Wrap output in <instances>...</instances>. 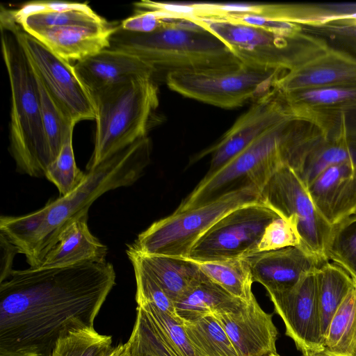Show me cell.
<instances>
[{
  "label": "cell",
  "mask_w": 356,
  "mask_h": 356,
  "mask_svg": "<svg viewBox=\"0 0 356 356\" xmlns=\"http://www.w3.org/2000/svg\"><path fill=\"white\" fill-rule=\"evenodd\" d=\"M115 277L107 261L13 270L0 283V356H49L69 330L93 328Z\"/></svg>",
  "instance_id": "cell-1"
},
{
  "label": "cell",
  "mask_w": 356,
  "mask_h": 356,
  "mask_svg": "<svg viewBox=\"0 0 356 356\" xmlns=\"http://www.w3.org/2000/svg\"><path fill=\"white\" fill-rule=\"evenodd\" d=\"M151 142L137 140L86 172L84 181L66 195L42 208L19 216H1L0 232L25 255L30 267L41 266L57 243L61 232L72 221L88 216L92 204L102 195L134 184L150 161Z\"/></svg>",
  "instance_id": "cell-2"
},
{
  "label": "cell",
  "mask_w": 356,
  "mask_h": 356,
  "mask_svg": "<svg viewBox=\"0 0 356 356\" xmlns=\"http://www.w3.org/2000/svg\"><path fill=\"white\" fill-rule=\"evenodd\" d=\"M312 124L287 118L267 131L207 179H202L175 210L184 211L209 203L235 189L252 186L260 191L284 166L299 175L307 156L323 139Z\"/></svg>",
  "instance_id": "cell-3"
},
{
  "label": "cell",
  "mask_w": 356,
  "mask_h": 356,
  "mask_svg": "<svg viewBox=\"0 0 356 356\" xmlns=\"http://www.w3.org/2000/svg\"><path fill=\"white\" fill-rule=\"evenodd\" d=\"M13 11L1 6V51L11 91L10 152L16 170L43 177L53 163L44 131L36 76L17 33Z\"/></svg>",
  "instance_id": "cell-4"
},
{
  "label": "cell",
  "mask_w": 356,
  "mask_h": 356,
  "mask_svg": "<svg viewBox=\"0 0 356 356\" xmlns=\"http://www.w3.org/2000/svg\"><path fill=\"white\" fill-rule=\"evenodd\" d=\"M108 48L136 56L157 73L223 68L241 63L218 36L188 18H172L147 33L124 31L118 24Z\"/></svg>",
  "instance_id": "cell-5"
},
{
  "label": "cell",
  "mask_w": 356,
  "mask_h": 356,
  "mask_svg": "<svg viewBox=\"0 0 356 356\" xmlns=\"http://www.w3.org/2000/svg\"><path fill=\"white\" fill-rule=\"evenodd\" d=\"M154 77L139 76L91 93L96 129L87 170L147 136L159 106V88Z\"/></svg>",
  "instance_id": "cell-6"
},
{
  "label": "cell",
  "mask_w": 356,
  "mask_h": 356,
  "mask_svg": "<svg viewBox=\"0 0 356 356\" xmlns=\"http://www.w3.org/2000/svg\"><path fill=\"white\" fill-rule=\"evenodd\" d=\"M218 36L243 63L289 71L324 51L328 45L303 30L293 34L216 18H189Z\"/></svg>",
  "instance_id": "cell-7"
},
{
  "label": "cell",
  "mask_w": 356,
  "mask_h": 356,
  "mask_svg": "<svg viewBox=\"0 0 356 356\" xmlns=\"http://www.w3.org/2000/svg\"><path fill=\"white\" fill-rule=\"evenodd\" d=\"M261 200L260 191L246 186L223 194L202 206L171 215L152 223L131 244L144 254L187 258L196 241L230 211Z\"/></svg>",
  "instance_id": "cell-8"
},
{
  "label": "cell",
  "mask_w": 356,
  "mask_h": 356,
  "mask_svg": "<svg viewBox=\"0 0 356 356\" xmlns=\"http://www.w3.org/2000/svg\"><path fill=\"white\" fill-rule=\"evenodd\" d=\"M286 72L241 63L223 68L170 72L165 74V82L184 97L232 108L268 93Z\"/></svg>",
  "instance_id": "cell-9"
},
{
  "label": "cell",
  "mask_w": 356,
  "mask_h": 356,
  "mask_svg": "<svg viewBox=\"0 0 356 356\" xmlns=\"http://www.w3.org/2000/svg\"><path fill=\"white\" fill-rule=\"evenodd\" d=\"M280 216L261 200L241 206L213 224L196 241L187 258L206 262L245 257L257 253L266 227Z\"/></svg>",
  "instance_id": "cell-10"
},
{
  "label": "cell",
  "mask_w": 356,
  "mask_h": 356,
  "mask_svg": "<svg viewBox=\"0 0 356 356\" xmlns=\"http://www.w3.org/2000/svg\"><path fill=\"white\" fill-rule=\"evenodd\" d=\"M260 196L282 216L296 219L301 239L300 248L321 264L330 261L327 250L333 227L316 209L297 172L289 166L282 168L269 179Z\"/></svg>",
  "instance_id": "cell-11"
},
{
  "label": "cell",
  "mask_w": 356,
  "mask_h": 356,
  "mask_svg": "<svg viewBox=\"0 0 356 356\" xmlns=\"http://www.w3.org/2000/svg\"><path fill=\"white\" fill-rule=\"evenodd\" d=\"M279 93L291 117L314 125L325 140L356 138V85Z\"/></svg>",
  "instance_id": "cell-12"
},
{
  "label": "cell",
  "mask_w": 356,
  "mask_h": 356,
  "mask_svg": "<svg viewBox=\"0 0 356 356\" xmlns=\"http://www.w3.org/2000/svg\"><path fill=\"white\" fill-rule=\"evenodd\" d=\"M19 40L37 77L76 124L95 120V107L90 92L83 85L70 62L60 57L19 24Z\"/></svg>",
  "instance_id": "cell-13"
},
{
  "label": "cell",
  "mask_w": 356,
  "mask_h": 356,
  "mask_svg": "<svg viewBox=\"0 0 356 356\" xmlns=\"http://www.w3.org/2000/svg\"><path fill=\"white\" fill-rule=\"evenodd\" d=\"M315 270L289 289L268 293L275 312L284 322L286 334L302 356L325 350Z\"/></svg>",
  "instance_id": "cell-14"
},
{
  "label": "cell",
  "mask_w": 356,
  "mask_h": 356,
  "mask_svg": "<svg viewBox=\"0 0 356 356\" xmlns=\"http://www.w3.org/2000/svg\"><path fill=\"white\" fill-rule=\"evenodd\" d=\"M289 118L292 117L275 88L254 100L220 140L201 154V156L211 154L203 179L211 177L264 133Z\"/></svg>",
  "instance_id": "cell-15"
},
{
  "label": "cell",
  "mask_w": 356,
  "mask_h": 356,
  "mask_svg": "<svg viewBox=\"0 0 356 356\" xmlns=\"http://www.w3.org/2000/svg\"><path fill=\"white\" fill-rule=\"evenodd\" d=\"M215 315L238 356H265L277 353L278 331L273 314L264 312L255 297L237 312Z\"/></svg>",
  "instance_id": "cell-16"
},
{
  "label": "cell",
  "mask_w": 356,
  "mask_h": 356,
  "mask_svg": "<svg viewBox=\"0 0 356 356\" xmlns=\"http://www.w3.org/2000/svg\"><path fill=\"white\" fill-rule=\"evenodd\" d=\"M356 85V58L328 47L324 51L286 72L275 83L281 92Z\"/></svg>",
  "instance_id": "cell-17"
},
{
  "label": "cell",
  "mask_w": 356,
  "mask_h": 356,
  "mask_svg": "<svg viewBox=\"0 0 356 356\" xmlns=\"http://www.w3.org/2000/svg\"><path fill=\"white\" fill-rule=\"evenodd\" d=\"M307 186L316 209L331 226L356 214V163L330 166Z\"/></svg>",
  "instance_id": "cell-18"
},
{
  "label": "cell",
  "mask_w": 356,
  "mask_h": 356,
  "mask_svg": "<svg viewBox=\"0 0 356 356\" xmlns=\"http://www.w3.org/2000/svg\"><path fill=\"white\" fill-rule=\"evenodd\" d=\"M245 258L253 282L263 285L268 293L291 288L322 265L299 247L259 252Z\"/></svg>",
  "instance_id": "cell-19"
},
{
  "label": "cell",
  "mask_w": 356,
  "mask_h": 356,
  "mask_svg": "<svg viewBox=\"0 0 356 356\" xmlns=\"http://www.w3.org/2000/svg\"><path fill=\"white\" fill-rule=\"evenodd\" d=\"M73 66L90 94L139 76H154L157 73L153 67L136 56L110 48L77 61Z\"/></svg>",
  "instance_id": "cell-20"
},
{
  "label": "cell",
  "mask_w": 356,
  "mask_h": 356,
  "mask_svg": "<svg viewBox=\"0 0 356 356\" xmlns=\"http://www.w3.org/2000/svg\"><path fill=\"white\" fill-rule=\"evenodd\" d=\"M118 26L105 21L42 29L29 34L65 60L79 61L108 48L110 38Z\"/></svg>",
  "instance_id": "cell-21"
},
{
  "label": "cell",
  "mask_w": 356,
  "mask_h": 356,
  "mask_svg": "<svg viewBox=\"0 0 356 356\" xmlns=\"http://www.w3.org/2000/svg\"><path fill=\"white\" fill-rule=\"evenodd\" d=\"M88 219V216H84L70 223L61 232L57 243L47 253L39 268L106 262L107 247L92 234Z\"/></svg>",
  "instance_id": "cell-22"
},
{
  "label": "cell",
  "mask_w": 356,
  "mask_h": 356,
  "mask_svg": "<svg viewBox=\"0 0 356 356\" xmlns=\"http://www.w3.org/2000/svg\"><path fill=\"white\" fill-rule=\"evenodd\" d=\"M127 254L155 278L174 303L206 276L198 264L188 258L144 254L131 245Z\"/></svg>",
  "instance_id": "cell-23"
},
{
  "label": "cell",
  "mask_w": 356,
  "mask_h": 356,
  "mask_svg": "<svg viewBox=\"0 0 356 356\" xmlns=\"http://www.w3.org/2000/svg\"><path fill=\"white\" fill-rule=\"evenodd\" d=\"M245 303L206 275L174 305L177 320L184 325L209 314L237 312Z\"/></svg>",
  "instance_id": "cell-24"
},
{
  "label": "cell",
  "mask_w": 356,
  "mask_h": 356,
  "mask_svg": "<svg viewBox=\"0 0 356 356\" xmlns=\"http://www.w3.org/2000/svg\"><path fill=\"white\" fill-rule=\"evenodd\" d=\"M315 277L322 327L325 333L337 308L356 284L342 268L329 261L315 270Z\"/></svg>",
  "instance_id": "cell-25"
},
{
  "label": "cell",
  "mask_w": 356,
  "mask_h": 356,
  "mask_svg": "<svg viewBox=\"0 0 356 356\" xmlns=\"http://www.w3.org/2000/svg\"><path fill=\"white\" fill-rule=\"evenodd\" d=\"M324 348L337 355L356 356V285L332 317L324 333Z\"/></svg>",
  "instance_id": "cell-26"
},
{
  "label": "cell",
  "mask_w": 356,
  "mask_h": 356,
  "mask_svg": "<svg viewBox=\"0 0 356 356\" xmlns=\"http://www.w3.org/2000/svg\"><path fill=\"white\" fill-rule=\"evenodd\" d=\"M197 263L205 275L236 298L249 302L254 297V282L245 257Z\"/></svg>",
  "instance_id": "cell-27"
},
{
  "label": "cell",
  "mask_w": 356,
  "mask_h": 356,
  "mask_svg": "<svg viewBox=\"0 0 356 356\" xmlns=\"http://www.w3.org/2000/svg\"><path fill=\"white\" fill-rule=\"evenodd\" d=\"M21 27L30 33L35 31L69 25H86L106 21L97 15L87 3H76L74 6L60 10H44L16 16Z\"/></svg>",
  "instance_id": "cell-28"
},
{
  "label": "cell",
  "mask_w": 356,
  "mask_h": 356,
  "mask_svg": "<svg viewBox=\"0 0 356 356\" xmlns=\"http://www.w3.org/2000/svg\"><path fill=\"white\" fill-rule=\"evenodd\" d=\"M343 163H356V138H323L307 156L299 175L308 186L327 168Z\"/></svg>",
  "instance_id": "cell-29"
},
{
  "label": "cell",
  "mask_w": 356,
  "mask_h": 356,
  "mask_svg": "<svg viewBox=\"0 0 356 356\" xmlns=\"http://www.w3.org/2000/svg\"><path fill=\"white\" fill-rule=\"evenodd\" d=\"M184 325L199 356H238L215 314L207 315Z\"/></svg>",
  "instance_id": "cell-30"
},
{
  "label": "cell",
  "mask_w": 356,
  "mask_h": 356,
  "mask_svg": "<svg viewBox=\"0 0 356 356\" xmlns=\"http://www.w3.org/2000/svg\"><path fill=\"white\" fill-rule=\"evenodd\" d=\"M36 78L44 131L54 162L59 155L67 138L73 134L75 124L56 102L37 76Z\"/></svg>",
  "instance_id": "cell-31"
},
{
  "label": "cell",
  "mask_w": 356,
  "mask_h": 356,
  "mask_svg": "<svg viewBox=\"0 0 356 356\" xmlns=\"http://www.w3.org/2000/svg\"><path fill=\"white\" fill-rule=\"evenodd\" d=\"M111 344L112 337L95 327L72 329L58 339L49 356H105Z\"/></svg>",
  "instance_id": "cell-32"
},
{
  "label": "cell",
  "mask_w": 356,
  "mask_h": 356,
  "mask_svg": "<svg viewBox=\"0 0 356 356\" xmlns=\"http://www.w3.org/2000/svg\"><path fill=\"white\" fill-rule=\"evenodd\" d=\"M127 342L130 356H176L151 318L138 305L135 323Z\"/></svg>",
  "instance_id": "cell-33"
},
{
  "label": "cell",
  "mask_w": 356,
  "mask_h": 356,
  "mask_svg": "<svg viewBox=\"0 0 356 356\" xmlns=\"http://www.w3.org/2000/svg\"><path fill=\"white\" fill-rule=\"evenodd\" d=\"M327 256L356 284V214L333 226Z\"/></svg>",
  "instance_id": "cell-34"
},
{
  "label": "cell",
  "mask_w": 356,
  "mask_h": 356,
  "mask_svg": "<svg viewBox=\"0 0 356 356\" xmlns=\"http://www.w3.org/2000/svg\"><path fill=\"white\" fill-rule=\"evenodd\" d=\"M137 305L147 312L176 356H199L188 338L184 324L152 302H142Z\"/></svg>",
  "instance_id": "cell-35"
},
{
  "label": "cell",
  "mask_w": 356,
  "mask_h": 356,
  "mask_svg": "<svg viewBox=\"0 0 356 356\" xmlns=\"http://www.w3.org/2000/svg\"><path fill=\"white\" fill-rule=\"evenodd\" d=\"M71 134L65 140L60 152L56 160L48 167L45 177L58 188L60 196L74 191L84 181L86 172L76 165Z\"/></svg>",
  "instance_id": "cell-36"
},
{
  "label": "cell",
  "mask_w": 356,
  "mask_h": 356,
  "mask_svg": "<svg viewBox=\"0 0 356 356\" xmlns=\"http://www.w3.org/2000/svg\"><path fill=\"white\" fill-rule=\"evenodd\" d=\"M302 30L324 40L328 47L356 58V19H342Z\"/></svg>",
  "instance_id": "cell-37"
},
{
  "label": "cell",
  "mask_w": 356,
  "mask_h": 356,
  "mask_svg": "<svg viewBox=\"0 0 356 356\" xmlns=\"http://www.w3.org/2000/svg\"><path fill=\"white\" fill-rule=\"evenodd\" d=\"M129 259L132 264L135 274L136 282V300L137 304L142 302H152L159 309L177 320L172 300L155 278L136 260L132 258Z\"/></svg>",
  "instance_id": "cell-38"
},
{
  "label": "cell",
  "mask_w": 356,
  "mask_h": 356,
  "mask_svg": "<svg viewBox=\"0 0 356 356\" xmlns=\"http://www.w3.org/2000/svg\"><path fill=\"white\" fill-rule=\"evenodd\" d=\"M300 236L293 217H278L266 227L258 245L257 252L300 247Z\"/></svg>",
  "instance_id": "cell-39"
},
{
  "label": "cell",
  "mask_w": 356,
  "mask_h": 356,
  "mask_svg": "<svg viewBox=\"0 0 356 356\" xmlns=\"http://www.w3.org/2000/svg\"><path fill=\"white\" fill-rule=\"evenodd\" d=\"M172 18L175 17L160 10L136 9L135 13L122 20L119 26L124 31L147 33L157 30Z\"/></svg>",
  "instance_id": "cell-40"
},
{
  "label": "cell",
  "mask_w": 356,
  "mask_h": 356,
  "mask_svg": "<svg viewBox=\"0 0 356 356\" xmlns=\"http://www.w3.org/2000/svg\"><path fill=\"white\" fill-rule=\"evenodd\" d=\"M0 283L8 279L13 269V261L15 255L18 253L17 248L1 232H0Z\"/></svg>",
  "instance_id": "cell-41"
},
{
  "label": "cell",
  "mask_w": 356,
  "mask_h": 356,
  "mask_svg": "<svg viewBox=\"0 0 356 356\" xmlns=\"http://www.w3.org/2000/svg\"><path fill=\"white\" fill-rule=\"evenodd\" d=\"M105 356H130L127 342L118 343L113 347Z\"/></svg>",
  "instance_id": "cell-42"
},
{
  "label": "cell",
  "mask_w": 356,
  "mask_h": 356,
  "mask_svg": "<svg viewBox=\"0 0 356 356\" xmlns=\"http://www.w3.org/2000/svg\"><path fill=\"white\" fill-rule=\"evenodd\" d=\"M305 356H345V355H337V354L332 353L330 352H328V351L324 350L321 352L309 354V355H307Z\"/></svg>",
  "instance_id": "cell-43"
},
{
  "label": "cell",
  "mask_w": 356,
  "mask_h": 356,
  "mask_svg": "<svg viewBox=\"0 0 356 356\" xmlns=\"http://www.w3.org/2000/svg\"><path fill=\"white\" fill-rule=\"evenodd\" d=\"M265 356H280V355L277 353H270V354L266 355Z\"/></svg>",
  "instance_id": "cell-44"
}]
</instances>
